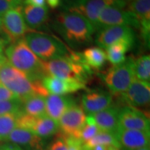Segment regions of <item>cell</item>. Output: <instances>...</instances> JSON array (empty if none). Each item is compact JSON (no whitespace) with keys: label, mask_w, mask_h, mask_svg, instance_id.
I'll return each mask as SVG.
<instances>
[{"label":"cell","mask_w":150,"mask_h":150,"mask_svg":"<svg viewBox=\"0 0 150 150\" xmlns=\"http://www.w3.org/2000/svg\"><path fill=\"white\" fill-rule=\"evenodd\" d=\"M18 99L16 95L0 83V101L15 100Z\"/></svg>","instance_id":"cell-33"},{"label":"cell","mask_w":150,"mask_h":150,"mask_svg":"<svg viewBox=\"0 0 150 150\" xmlns=\"http://www.w3.org/2000/svg\"><path fill=\"white\" fill-rule=\"evenodd\" d=\"M80 56L83 64L91 70H100L107 60L106 52L99 47L86 49L80 53Z\"/></svg>","instance_id":"cell-23"},{"label":"cell","mask_w":150,"mask_h":150,"mask_svg":"<svg viewBox=\"0 0 150 150\" xmlns=\"http://www.w3.org/2000/svg\"><path fill=\"white\" fill-rule=\"evenodd\" d=\"M67 145V150H83L82 142L77 138L72 136H63Z\"/></svg>","instance_id":"cell-32"},{"label":"cell","mask_w":150,"mask_h":150,"mask_svg":"<svg viewBox=\"0 0 150 150\" xmlns=\"http://www.w3.org/2000/svg\"><path fill=\"white\" fill-rule=\"evenodd\" d=\"M22 8L20 6L1 16V30L11 43L24 38L31 30L24 21Z\"/></svg>","instance_id":"cell-8"},{"label":"cell","mask_w":150,"mask_h":150,"mask_svg":"<svg viewBox=\"0 0 150 150\" xmlns=\"http://www.w3.org/2000/svg\"><path fill=\"white\" fill-rule=\"evenodd\" d=\"M118 6H106L99 15L97 22V31L105 27L112 26H127L139 29L138 22L130 11Z\"/></svg>","instance_id":"cell-9"},{"label":"cell","mask_w":150,"mask_h":150,"mask_svg":"<svg viewBox=\"0 0 150 150\" xmlns=\"http://www.w3.org/2000/svg\"><path fill=\"white\" fill-rule=\"evenodd\" d=\"M5 44L6 41L0 38V65L6 61V58L4 54Z\"/></svg>","instance_id":"cell-36"},{"label":"cell","mask_w":150,"mask_h":150,"mask_svg":"<svg viewBox=\"0 0 150 150\" xmlns=\"http://www.w3.org/2000/svg\"><path fill=\"white\" fill-rule=\"evenodd\" d=\"M21 111H22V104L20 99L0 101V115Z\"/></svg>","instance_id":"cell-30"},{"label":"cell","mask_w":150,"mask_h":150,"mask_svg":"<svg viewBox=\"0 0 150 150\" xmlns=\"http://www.w3.org/2000/svg\"><path fill=\"white\" fill-rule=\"evenodd\" d=\"M24 3L25 5L43 6H45V0H24Z\"/></svg>","instance_id":"cell-37"},{"label":"cell","mask_w":150,"mask_h":150,"mask_svg":"<svg viewBox=\"0 0 150 150\" xmlns=\"http://www.w3.org/2000/svg\"><path fill=\"white\" fill-rule=\"evenodd\" d=\"M4 54L12 66L25 73L31 80L39 81L47 76L43 61L31 51L24 38L11 43L5 50Z\"/></svg>","instance_id":"cell-1"},{"label":"cell","mask_w":150,"mask_h":150,"mask_svg":"<svg viewBox=\"0 0 150 150\" xmlns=\"http://www.w3.org/2000/svg\"><path fill=\"white\" fill-rule=\"evenodd\" d=\"M106 150H120L119 148L114 147V146H108L106 148Z\"/></svg>","instance_id":"cell-40"},{"label":"cell","mask_w":150,"mask_h":150,"mask_svg":"<svg viewBox=\"0 0 150 150\" xmlns=\"http://www.w3.org/2000/svg\"><path fill=\"white\" fill-rule=\"evenodd\" d=\"M0 150H24L21 147H19L18 145L16 144L12 143L10 142H6L4 144L1 145Z\"/></svg>","instance_id":"cell-35"},{"label":"cell","mask_w":150,"mask_h":150,"mask_svg":"<svg viewBox=\"0 0 150 150\" xmlns=\"http://www.w3.org/2000/svg\"><path fill=\"white\" fill-rule=\"evenodd\" d=\"M134 15L138 22L145 42L149 43L150 33V0H134L129 4L127 9Z\"/></svg>","instance_id":"cell-19"},{"label":"cell","mask_w":150,"mask_h":150,"mask_svg":"<svg viewBox=\"0 0 150 150\" xmlns=\"http://www.w3.org/2000/svg\"><path fill=\"white\" fill-rule=\"evenodd\" d=\"M22 111L34 117L46 115L45 97L40 95H31L22 100Z\"/></svg>","instance_id":"cell-24"},{"label":"cell","mask_w":150,"mask_h":150,"mask_svg":"<svg viewBox=\"0 0 150 150\" xmlns=\"http://www.w3.org/2000/svg\"><path fill=\"white\" fill-rule=\"evenodd\" d=\"M127 2L125 0H74L72 6L67 11L78 13L93 24L97 31V22L101 12L108 6H118L125 8Z\"/></svg>","instance_id":"cell-7"},{"label":"cell","mask_w":150,"mask_h":150,"mask_svg":"<svg viewBox=\"0 0 150 150\" xmlns=\"http://www.w3.org/2000/svg\"><path fill=\"white\" fill-rule=\"evenodd\" d=\"M106 148H107V147H106V146L99 145L95 146V147L91 148V149L89 150H106Z\"/></svg>","instance_id":"cell-39"},{"label":"cell","mask_w":150,"mask_h":150,"mask_svg":"<svg viewBox=\"0 0 150 150\" xmlns=\"http://www.w3.org/2000/svg\"><path fill=\"white\" fill-rule=\"evenodd\" d=\"M99 145L106 146V147L114 146L120 149V146L116 139L115 135L111 133L99 131L93 138L82 143V149L89 150L95 146Z\"/></svg>","instance_id":"cell-25"},{"label":"cell","mask_w":150,"mask_h":150,"mask_svg":"<svg viewBox=\"0 0 150 150\" xmlns=\"http://www.w3.org/2000/svg\"><path fill=\"white\" fill-rule=\"evenodd\" d=\"M47 150H67V145L64 137L63 136V138L56 140Z\"/></svg>","instance_id":"cell-34"},{"label":"cell","mask_w":150,"mask_h":150,"mask_svg":"<svg viewBox=\"0 0 150 150\" xmlns=\"http://www.w3.org/2000/svg\"><path fill=\"white\" fill-rule=\"evenodd\" d=\"M0 147H1V144H0Z\"/></svg>","instance_id":"cell-44"},{"label":"cell","mask_w":150,"mask_h":150,"mask_svg":"<svg viewBox=\"0 0 150 150\" xmlns=\"http://www.w3.org/2000/svg\"><path fill=\"white\" fill-rule=\"evenodd\" d=\"M56 26L65 40L74 46L89 44L95 31L86 17L70 11L59 14L56 20Z\"/></svg>","instance_id":"cell-2"},{"label":"cell","mask_w":150,"mask_h":150,"mask_svg":"<svg viewBox=\"0 0 150 150\" xmlns=\"http://www.w3.org/2000/svg\"><path fill=\"white\" fill-rule=\"evenodd\" d=\"M23 111L0 115V142H6L11 131L18 126V120Z\"/></svg>","instance_id":"cell-27"},{"label":"cell","mask_w":150,"mask_h":150,"mask_svg":"<svg viewBox=\"0 0 150 150\" xmlns=\"http://www.w3.org/2000/svg\"><path fill=\"white\" fill-rule=\"evenodd\" d=\"M24 40L31 51L43 61L59 59L70 54L65 44L44 33L29 32L24 36Z\"/></svg>","instance_id":"cell-5"},{"label":"cell","mask_w":150,"mask_h":150,"mask_svg":"<svg viewBox=\"0 0 150 150\" xmlns=\"http://www.w3.org/2000/svg\"><path fill=\"white\" fill-rule=\"evenodd\" d=\"M135 78L134 59L131 57L120 64L113 65L103 75V80L109 91L117 95L126 91Z\"/></svg>","instance_id":"cell-6"},{"label":"cell","mask_w":150,"mask_h":150,"mask_svg":"<svg viewBox=\"0 0 150 150\" xmlns=\"http://www.w3.org/2000/svg\"><path fill=\"white\" fill-rule=\"evenodd\" d=\"M121 95L124 102L129 106L145 107L150 102V83L135 78L127 91Z\"/></svg>","instance_id":"cell-14"},{"label":"cell","mask_w":150,"mask_h":150,"mask_svg":"<svg viewBox=\"0 0 150 150\" xmlns=\"http://www.w3.org/2000/svg\"><path fill=\"white\" fill-rule=\"evenodd\" d=\"M17 127L30 130L42 139H46L56 134L59 129L58 122L47 115L34 117L27 115L24 112H21L19 116Z\"/></svg>","instance_id":"cell-10"},{"label":"cell","mask_w":150,"mask_h":150,"mask_svg":"<svg viewBox=\"0 0 150 150\" xmlns=\"http://www.w3.org/2000/svg\"><path fill=\"white\" fill-rule=\"evenodd\" d=\"M115 136L123 150H136L150 146V133L119 127Z\"/></svg>","instance_id":"cell-15"},{"label":"cell","mask_w":150,"mask_h":150,"mask_svg":"<svg viewBox=\"0 0 150 150\" xmlns=\"http://www.w3.org/2000/svg\"><path fill=\"white\" fill-rule=\"evenodd\" d=\"M75 104L74 99L72 97L49 94L45 97L46 114L58 122L62 115Z\"/></svg>","instance_id":"cell-20"},{"label":"cell","mask_w":150,"mask_h":150,"mask_svg":"<svg viewBox=\"0 0 150 150\" xmlns=\"http://www.w3.org/2000/svg\"><path fill=\"white\" fill-rule=\"evenodd\" d=\"M43 67L47 75L85 84L93 72L83 64L80 53L73 52L59 59L43 61Z\"/></svg>","instance_id":"cell-4"},{"label":"cell","mask_w":150,"mask_h":150,"mask_svg":"<svg viewBox=\"0 0 150 150\" xmlns=\"http://www.w3.org/2000/svg\"><path fill=\"white\" fill-rule=\"evenodd\" d=\"M134 72L136 78L142 81L149 82L150 56L144 55L134 60Z\"/></svg>","instance_id":"cell-28"},{"label":"cell","mask_w":150,"mask_h":150,"mask_svg":"<svg viewBox=\"0 0 150 150\" xmlns=\"http://www.w3.org/2000/svg\"><path fill=\"white\" fill-rule=\"evenodd\" d=\"M125 1H126V2H127V1H129V2H131V1H134V0H125Z\"/></svg>","instance_id":"cell-43"},{"label":"cell","mask_w":150,"mask_h":150,"mask_svg":"<svg viewBox=\"0 0 150 150\" xmlns=\"http://www.w3.org/2000/svg\"><path fill=\"white\" fill-rule=\"evenodd\" d=\"M86 116L83 108L74 104L62 115L58 121L59 129L64 136L77 138L79 134L86 122Z\"/></svg>","instance_id":"cell-12"},{"label":"cell","mask_w":150,"mask_h":150,"mask_svg":"<svg viewBox=\"0 0 150 150\" xmlns=\"http://www.w3.org/2000/svg\"><path fill=\"white\" fill-rule=\"evenodd\" d=\"M136 150H150L149 147H144V148H141V149H138Z\"/></svg>","instance_id":"cell-41"},{"label":"cell","mask_w":150,"mask_h":150,"mask_svg":"<svg viewBox=\"0 0 150 150\" xmlns=\"http://www.w3.org/2000/svg\"><path fill=\"white\" fill-rule=\"evenodd\" d=\"M23 0H0V16H2L7 11L20 6Z\"/></svg>","instance_id":"cell-31"},{"label":"cell","mask_w":150,"mask_h":150,"mask_svg":"<svg viewBox=\"0 0 150 150\" xmlns=\"http://www.w3.org/2000/svg\"><path fill=\"white\" fill-rule=\"evenodd\" d=\"M118 122L121 128L150 133L149 117L141 110L132 106H126L120 108Z\"/></svg>","instance_id":"cell-13"},{"label":"cell","mask_w":150,"mask_h":150,"mask_svg":"<svg viewBox=\"0 0 150 150\" xmlns=\"http://www.w3.org/2000/svg\"><path fill=\"white\" fill-rule=\"evenodd\" d=\"M1 30V17L0 16V31Z\"/></svg>","instance_id":"cell-42"},{"label":"cell","mask_w":150,"mask_h":150,"mask_svg":"<svg viewBox=\"0 0 150 150\" xmlns=\"http://www.w3.org/2000/svg\"><path fill=\"white\" fill-rule=\"evenodd\" d=\"M48 5L51 7L52 8H56L60 5L61 0H46Z\"/></svg>","instance_id":"cell-38"},{"label":"cell","mask_w":150,"mask_h":150,"mask_svg":"<svg viewBox=\"0 0 150 150\" xmlns=\"http://www.w3.org/2000/svg\"><path fill=\"white\" fill-rule=\"evenodd\" d=\"M0 83L12 91L21 101L31 95L47 97L49 95L43 87L42 81L31 80L25 73L12 66L7 59L0 65Z\"/></svg>","instance_id":"cell-3"},{"label":"cell","mask_w":150,"mask_h":150,"mask_svg":"<svg viewBox=\"0 0 150 150\" xmlns=\"http://www.w3.org/2000/svg\"><path fill=\"white\" fill-rule=\"evenodd\" d=\"M99 131L100 130L97 127L93 118L91 115H88L86 117V122L79 134L77 139L83 143L93 138Z\"/></svg>","instance_id":"cell-29"},{"label":"cell","mask_w":150,"mask_h":150,"mask_svg":"<svg viewBox=\"0 0 150 150\" xmlns=\"http://www.w3.org/2000/svg\"><path fill=\"white\" fill-rule=\"evenodd\" d=\"M42 84L49 94L58 95H67L86 88L85 83L50 75H47L42 79Z\"/></svg>","instance_id":"cell-18"},{"label":"cell","mask_w":150,"mask_h":150,"mask_svg":"<svg viewBox=\"0 0 150 150\" xmlns=\"http://www.w3.org/2000/svg\"><path fill=\"white\" fill-rule=\"evenodd\" d=\"M24 21L30 29H37L47 23L49 18L48 8L47 6H35L25 5L22 8Z\"/></svg>","instance_id":"cell-22"},{"label":"cell","mask_w":150,"mask_h":150,"mask_svg":"<svg viewBox=\"0 0 150 150\" xmlns=\"http://www.w3.org/2000/svg\"><path fill=\"white\" fill-rule=\"evenodd\" d=\"M111 94L104 90H91L83 95L82 108L88 115H93L108 108L112 104Z\"/></svg>","instance_id":"cell-16"},{"label":"cell","mask_w":150,"mask_h":150,"mask_svg":"<svg viewBox=\"0 0 150 150\" xmlns=\"http://www.w3.org/2000/svg\"><path fill=\"white\" fill-rule=\"evenodd\" d=\"M132 47L125 42H117L106 49V59L113 65H119L126 59V53Z\"/></svg>","instance_id":"cell-26"},{"label":"cell","mask_w":150,"mask_h":150,"mask_svg":"<svg viewBox=\"0 0 150 150\" xmlns=\"http://www.w3.org/2000/svg\"><path fill=\"white\" fill-rule=\"evenodd\" d=\"M120 108L110 105L108 108L91 115L100 131L115 135L119 128L118 114Z\"/></svg>","instance_id":"cell-21"},{"label":"cell","mask_w":150,"mask_h":150,"mask_svg":"<svg viewBox=\"0 0 150 150\" xmlns=\"http://www.w3.org/2000/svg\"><path fill=\"white\" fill-rule=\"evenodd\" d=\"M136 41V35L131 27L127 26H112L98 31L96 43L99 47L106 50L117 42H125L133 47Z\"/></svg>","instance_id":"cell-11"},{"label":"cell","mask_w":150,"mask_h":150,"mask_svg":"<svg viewBox=\"0 0 150 150\" xmlns=\"http://www.w3.org/2000/svg\"><path fill=\"white\" fill-rule=\"evenodd\" d=\"M7 142H12L24 150H44V139L27 129L17 127L11 131Z\"/></svg>","instance_id":"cell-17"}]
</instances>
